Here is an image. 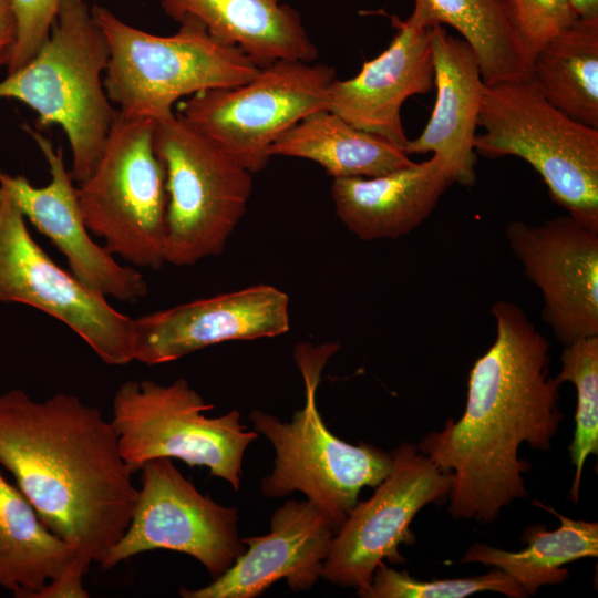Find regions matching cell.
I'll list each match as a JSON object with an SVG mask.
<instances>
[{"instance_id":"obj_1","label":"cell","mask_w":598,"mask_h":598,"mask_svg":"<svg viewBox=\"0 0 598 598\" xmlns=\"http://www.w3.org/2000/svg\"><path fill=\"white\" fill-rule=\"evenodd\" d=\"M491 312L496 337L471 369L463 415L417 444L451 476L448 513L482 524L527 496L530 464L519 447L548 451L564 419L547 339L514 302L498 300Z\"/></svg>"},{"instance_id":"obj_2","label":"cell","mask_w":598,"mask_h":598,"mask_svg":"<svg viewBox=\"0 0 598 598\" xmlns=\"http://www.w3.org/2000/svg\"><path fill=\"white\" fill-rule=\"evenodd\" d=\"M0 465L43 524L101 565L131 522L138 488L101 411L56 393L0 395Z\"/></svg>"},{"instance_id":"obj_3","label":"cell","mask_w":598,"mask_h":598,"mask_svg":"<svg viewBox=\"0 0 598 598\" xmlns=\"http://www.w3.org/2000/svg\"><path fill=\"white\" fill-rule=\"evenodd\" d=\"M109 45L85 0H61L50 33L35 55L0 81V100L19 101L38 128L59 125L78 183L92 175L117 110L104 89Z\"/></svg>"},{"instance_id":"obj_4","label":"cell","mask_w":598,"mask_h":598,"mask_svg":"<svg viewBox=\"0 0 598 598\" xmlns=\"http://www.w3.org/2000/svg\"><path fill=\"white\" fill-rule=\"evenodd\" d=\"M91 11L109 45L105 92L126 116H169L184 97L240 85L260 70L194 17L182 18L174 34L156 35L125 23L105 7L94 4Z\"/></svg>"},{"instance_id":"obj_5","label":"cell","mask_w":598,"mask_h":598,"mask_svg":"<svg viewBox=\"0 0 598 598\" xmlns=\"http://www.w3.org/2000/svg\"><path fill=\"white\" fill-rule=\"evenodd\" d=\"M339 344H297L293 357L305 383V405L291 422L252 410L249 419L276 451L271 474L261 480L266 497L299 491L321 509L337 532L358 504L361 489L377 487L392 468L391 452L371 444L352 445L337 437L323 422L316 402L321 372Z\"/></svg>"},{"instance_id":"obj_6","label":"cell","mask_w":598,"mask_h":598,"mask_svg":"<svg viewBox=\"0 0 598 598\" xmlns=\"http://www.w3.org/2000/svg\"><path fill=\"white\" fill-rule=\"evenodd\" d=\"M478 126L476 154L526 161L557 205L598 230V130L557 110L529 79L485 85Z\"/></svg>"},{"instance_id":"obj_7","label":"cell","mask_w":598,"mask_h":598,"mask_svg":"<svg viewBox=\"0 0 598 598\" xmlns=\"http://www.w3.org/2000/svg\"><path fill=\"white\" fill-rule=\"evenodd\" d=\"M153 142L168 197L165 262L220 255L247 210L252 173L176 113L155 120Z\"/></svg>"},{"instance_id":"obj_8","label":"cell","mask_w":598,"mask_h":598,"mask_svg":"<svg viewBox=\"0 0 598 598\" xmlns=\"http://www.w3.org/2000/svg\"><path fill=\"white\" fill-rule=\"evenodd\" d=\"M154 124L117 111L97 166L76 193L86 228L113 256L158 269L165 264L168 197Z\"/></svg>"},{"instance_id":"obj_9","label":"cell","mask_w":598,"mask_h":598,"mask_svg":"<svg viewBox=\"0 0 598 598\" xmlns=\"http://www.w3.org/2000/svg\"><path fill=\"white\" fill-rule=\"evenodd\" d=\"M213 409L179 378L168 385L128 380L113 398V419L120 453L134 474L150 460L178 458L188 466H206L209 476L239 489L243 458L258 433L240 423V413L208 417Z\"/></svg>"},{"instance_id":"obj_10","label":"cell","mask_w":598,"mask_h":598,"mask_svg":"<svg viewBox=\"0 0 598 598\" xmlns=\"http://www.w3.org/2000/svg\"><path fill=\"white\" fill-rule=\"evenodd\" d=\"M337 79L336 70L323 63L277 60L246 83L181 100L175 113L256 174L268 165L269 148L280 135L328 109Z\"/></svg>"},{"instance_id":"obj_11","label":"cell","mask_w":598,"mask_h":598,"mask_svg":"<svg viewBox=\"0 0 598 598\" xmlns=\"http://www.w3.org/2000/svg\"><path fill=\"white\" fill-rule=\"evenodd\" d=\"M0 301L24 303L61 321L109 365L134 361V319L59 267L32 238L24 216L2 187Z\"/></svg>"},{"instance_id":"obj_12","label":"cell","mask_w":598,"mask_h":598,"mask_svg":"<svg viewBox=\"0 0 598 598\" xmlns=\"http://www.w3.org/2000/svg\"><path fill=\"white\" fill-rule=\"evenodd\" d=\"M141 472L128 527L101 567L111 569L141 553L165 549L195 558L213 579L221 576L246 549L238 511L203 495L172 458L150 460Z\"/></svg>"},{"instance_id":"obj_13","label":"cell","mask_w":598,"mask_h":598,"mask_svg":"<svg viewBox=\"0 0 598 598\" xmlns=\"http://www.w3.org/2000/svg\"><path fill=\"white\" fill-rule=\"evenodd\" d=\"M392 468L358 503L332 537L322 577L333 585L354 588L360 595L371 584L380 563L403 564L400 545L415 540L410 526L429 504L448 498L451 476L441 471L416 444L402 443L391 452Z\"/></svg>"},{"instance_id":"obj_14","label":"cell","mask_w":598,"mask_h":598,"mask_svg":"<svg viewBox=\"0 0 598 598\" xmlns=\"http://www.w3.org/2000/svg\"><path fill=\"white\" fill-rule=\"evenodd\" d=\"M505 236L540 291L542 318L565 347L598 336V230L571 216L534 226L511 221Z\"/></svg>"},{"instance_id":"obj_15","label":"cell","mask_w":598,"mask_h":598,"mask_svg":"<svg viewBox=\"0 0 598 598\" xmlns=\"http://www.w3.org/2000/svg\"><path fill=\"white\" fill-rule=\"evenodd\" d=\"M289 327L288 295L256 285L134 319L133 360L167 363L225 341L274 338Z\"/></svg>"},{"instance_id":"obj_16","label":"cell","mask_w":598,"mask_h":598,"mask_svg":"<svg viewBox=\"0 0 598 598\" xmlns=\"http://www.w3.org/2000/svg\"><path fill=\"white\" fill-rule=\"evenodd\" d=\"M23 128L34 140L45 157L51 181L43 187L33 186L24 176H11L0 169L2 187L24 218L48 237L64 255L73 275L105 297L136 302L148 292L144 277L133 267L118 264L114 256L90 236L78 200L73 177L63 161L62 148L32 130Z\"/></svg>"},{"instance_id":"obj_17","label":"cell","mask_w":598,"mask_h":598,"mask_svg":"<svg viewBox=\"0 0 598 598\" xmlns=\"http://www.w3.org/2000/svg\"><path fill=\"white\" fill-rule=\"evenodd\" d=\"M336 530L311 502L287 501L264 536L241 538L247 549L221 576L198 589L181 588L184 598H256L279 579L293 591L310 589L322 577Z\"/></svg>"},{"instance_id":"obj_18","label":"cell","mask_w":598,"mask_h":598,"mask_svg":"<svg viewBox=\"0 0 598 598\" xmlns=\"http://www.w3.org/2000/svg\"><path fill=\"white\" fill-rule=\"evenodd\" d=\"M391 20L396 33L388 48L365 61L353 78L332 83L328 110L404 150L409 138L402 105L410 96L431 92L434 84L432 27H417L396 16Z\"/></svg>"},{"instance_id":"obj_19","label":"cell","mask_w":598,"mask_h":598,"mask_svg":"<svg viewBox=\"0 0 598 598\" xmlns=\"http://www.w3.org/2000/svg\"><path fill=\"white\" fill-rule=\"evenodd\" d=\"M436 100L422 133L408 140L404 152H432L454 178L470 186L475 183L474 142L484 94L476 56L462 39L451 35L443 25L431 28Z\"/></svg>"},{"instance_id":"obj_20","label":"cell","mask_w":598,"mask_h":598,"mask_svg":"<svg viewBox=\"0 0 598 598\" xmlns=\"http://www.w3.org/2000/svg\"><path fill=\"white\" fill-rule=\"evenodd\" d=\"M454 178L436 155L375 177L333 178L336 214L361 240L398 239L434 210Z\"/></svg>"},{"instance_id":"obj_21","label":"cell","mask_w":598,"mask_h":598,"mask_svg":"<svg viewBox=\"0 0 598 598\" xmlns=\"http://www.w3.org/2000/svg\"><path fill=\"white\" fill-rule=\"evenodd\" d=\"M178 22L198 19L218 40L240 49L257 66L277 60L315 62L318 49L300 13L282 0H158Z\"/></svg>"},{"instance_id":"obj_22","label":"cell","mask_w":598,"mask_h":598,"mask_svg":"<svg viewBox=\"0 0 598 598\" xmlns=\"http://www.w3.org/2000/svg\"><path fill=\"white\" fill-rule=\"evenodd\" d=\"M91 563L51 532L34 507L0 473V587L33 598L69 570L87 573Z\"/></svg>"},{"instance_id":"obj_23","label":"cell","mask_w":598,"mask_h":598,"mask_svg":"<svg viewBox=\"0 0 598 598\" xmlns=\"http://www.w3.org/2000/svg\"><path fill=\"white\" fill-rule=\"evenodd\" d=\"M269 155L312 161L332 178L375 177L413 163L403 148L354 127L328 109L286 131L270 146Z\"/></svg>"},{"instance_id":"obj_24","label":"cell","mask_w":598,"mask_h":598,"mask_svg":"<svg viewBox=\"0 0 598 598\" xmlns=\"http://www.w3.org/2000/svg\"><path fill=\"white\" fill-rule=\"evenodd\" d=\"M429 28L450 25L473 50L485 85L529 79L530 64L508 0H413L406 19Z\"/></svg>"},{"instance_id":"obj_25","label":"cell","mask_w":598,"mask_h":598,"mask_svg":"<svg viewBox=\"0 0 598 598\" xmlns=\"http://www.w3.org/2000/svg\"><path fill=\"white\" fill-rule=\"evenodd\" d=\"M534 503L554 514L560 526L554 530H547L544 525L529 526L522 537L527 547L519 551L475 543L461 558V563H480L503 570L526 597L536 595L543 586L566 581L569 577L566 564L598 556L597 523L573 519L551 506Z\"/></svg>"},{"instance_id":"obj_26","label":"cell","mask_w":598,"mask_h":598,"mask_svg":"<svg viewBox=\"0 0 598 598\" xmlns=\"http://www.w3.org/2000/svg\"><path fill=\"white\" fill-rule=\"evenodd\" d=\"M529 80L557 110L598 130V19L578 18L548 40Z\"/></svg>"},{"instance_id":"obj_27","label":"cell","mask_w":598,"mask_h":598,"mask_svg":"<svg viewBox=\"0 0 598 598\" xmlns=\"http://www.w3.org/2000/svg\"><path fill=\"white\" fill-rule=\"evenodd\" d=\"M556 380L570 382L577 394L575 431L569 454L575 466L570 498L578 503L586 460L598 453V336L580 338L564 347Z\"/></svg>"},{"instance_id":"obj_28","label":"cell","mask_w":598,"mask_h":598,"mask_svg":"<svg viewBox=\"0 0 598 598\" xmlns=\"http://www.w3.org/2000/svg\"><path fill=\"white\" fill-rule=\"evenodd\" d=\"M482 591H494L509 598H525L520 587L503 570L464 578L420 580L405 570L398 571L384 561L377 567L363 598H464Z\"/></svg>"},{"instance_id":"obj_29","label":"cell","mask_w":598,"mask_h":598,"mask_svg":"<svg viewBox=\"0 0 598 598\" xmlns=\"http://www.w3.org/2000/svg\"><path fill=\"white\" fill-rule=\"evenodd\" d=\"M508 4L530 65L548 40L579 18L571 0H508Z\"/></svg>"},{"instance_id":"obj_30","label":"cell","mask_w":598,"mask_h":598,"mask_svg":"<svg viewBox=\"0 0 598 598\" xmlns=\"http://www.w3.org/2000/svg\"><path fill=\"white\" fill-rule=\"evenodd\" d=\"M18 20V39L7 73L28 63L47 40L61 0H11Z\"/></svg>"},{"instance_id":"obj_31","label":"cell","mask_w":598,"mask_h":598,"mask_svg":"<svg viewBox=\"0 0 598 598\" xmlns=\"http://www.w3.org/2000/svg\"><path fill=\"white\" fill-rule=\"evenodd\" d=\"M18 39V20L11 0H0V69L8 66Z\"/></svg>"},{"instance_id":"obj_32","label":"cell","mask_w":598,"mask_h":598,"mask_svg":"<svg viewBox=\"0 0 598 598\" xmlns=\"http://www.w3.org/2000/svg\"><path fill=\"white\" fill-rule=\"evenodd\" d=\"M579 18L598 19V0H571Z\"/></svg>"}]
</instances>
